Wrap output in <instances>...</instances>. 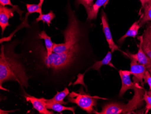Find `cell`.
Returning <instances> with one entry per match:
<instances>
[{
	"label": "cell",
	"mask_w": 151,
	"mask_h": 114,
	"mask_svg": "<svg viewBox=\"0 0 151 114\" xmlns=\"http://www.w3.org/2000/svg\"><path fill=\"white\" fill-rule=\"evenodd\" d=\"M46 106L47 109L52 110L54 111H56V112L61 113V114H62V112L63 111L69 110V111L73 112V114H75V110L76 109V107H75V106L67 107V106H63L61 104L47 102H46Z\"/></svg>",
	"instance_id": "2e32d148"
},
{
	"label": "cell",
	"mask_w": 151,
	"mask_h": 114,
	"mask_svg": "<svg viewBox=\"0 0 151 114\" xmlns=\"http://www.w3.org/2000/svg\"><path fill=\"white\" fill-rule=\"evenodd\" d=\"M140 28L141 26L139 24V21L134 23L132 25L130 26V28L128 30L127 32L125 33V34L122 36L118 40V42L119 44H120V45L122 44L127 37H132L133 38H135L138 35L139 29Z\"/></svg>",
	"instance_id": "9a60e30c"
},
{
	"label": "cell",
	"mask_w": 151,
	"mask_h": 114,
	"mask_svg": "<svg viewBox=\"0 0 151 114\" xmlns=\"http://www.w3.org/2000/svg\"><path fill=\"white\" fill-rule=\"evenodd\" d=\"M133 79L134 83V94L132 99L127 104L118 102L109 103L103 106L102 110L100 112L95 111V114H130L142 107L145 102L143 95L145 90L142 86H141L138 79L134 76Z\"/></svg>",
	"instance_id": "3957f363"
},
{
	"label": "cell",
	"mask_w": 151,
	"mask_h": 114,
	"mask_svg": "<svg viewBox=\"0 0 151 114\" xmlns=\"http://www.w3.org/2000/svg\"><path fill=\"white\" fill-rule=\"evenodd\" d=\"M119 74L122 82V86L119 94V97H121L128 90H134V83L130 79L131 73L130 70H119Z\"/></svg>",
	"instance_id": "52a82bcc"
},
{
	"label": "cell",
	"mask_w": 151,
	"mask_h": 114,
	"mask_svg": "<svg viewBox=\"0 0 151 114\" xmlns=\"http://www.w3.org/2000/svg\"><path fill=\"white\" fill-rule=\"evenodd\" d=\"M17 11L19 14L20 19L24 11H21L19 8H9L5 6L0 5V26L1 28V33L3 35L4 30L7 26H10L9 23V19L14 16V12Z\"/></svg>",
	"instance_id": "5b68a950"
},
{
	"label": "cell",
	"mask_w": 151,
	"mask_h": 114,
	"mask_svg": "<svg viewBox=\"0 0 151 114\" xmlns=\"http://www.w3.org/2000/svg\"><path fill=\"white\" fill-rule=\"evenodd\" d=\"M130 63V73L134 77L139 80L140 83L143 86V77L146 71L147 70L146 66L143 65L139 63L133 58H131Z\"/></svg>",
	"instance_id": "8fae6325"
},
{
	"label": "cell",
	"mask_w": 151,
	"mask_h": 114,
	"mask_svg": "<svg viewBox=\"0 0 151 114\" xmlns=\"http://www.w3.org/2000/svg\"><path fill=\"white\" fill-rule=\"evenodd\" d=\"M56 16L52 11H50L47 14H40L39 17L35 19L36 22L43 21V23H46L48 26H50L51 23L52 21L55 18Z\"/></svg>",
	"instance_id": "ffe728a7"
},
{
	"label": "cell",
	"mask_w": 151,
	"mask_h": 114,
	"mask_svg": "<svg viewBox=\"0 0 151 114\" xmlns=\"http://www.w3.org/2000/svg\"><path fill=\"white\" fill-rule=\"evenodd\" d=\"M78 91V93L73 91L69 93L67 97L68 102L76 104L88 114L93 113L95 111V108L97 106L98 99H107L97 96L92 97L89 94L85 92L83 87H81Z\"/></svg>",
	"instance_id": "277c9868"
},
{
	"label": "cell",
	"mask_w": 151,
	"mask_h": 114,
	"mask_svg": "<svg viewBox=\"0 0 151 114\" xmlns=\"http://www.w3.org/2000/svg\"><path fill=\"white\" fill-rule=\"evenodd\" d=\"M39 35L40 38L43 39L44 41L46 48L47 56H50L52 53L54 43L52 41L50 36L47 35L45 30H41L40 29L39 31Z\"/></svg>",
	"instance_id": "e0dca14e"
},
{
	"label": "cell",
	"mask_w": 151,
	"mask_h": 114,
	"mask_svg": "<svg viewBox=\"0 0 151 114\" xmlns=\"http://www.w3.org/2000/svg\"><path fill=\"white\" fill-rule=\"evenodd\" d=\"M101 18L103 30L105 34L107 42L108 44L109 48L111 49V52L113 53L115 51H120L119 47L114 41L111 32L109 28L107 17L106 13L103 10H102L101 13Z\"/></svg>",
	"instance_id": "8992f818"
},
{
	"label": "cell",
	"mask_w": 151,
	"mask_h": 114,
	"mask_svg": "<svg viewBox=\"0 0 151 114\" xmlns=\"http://www.w3.org/2000/svg\"><path fill=\"white\" fill-rule=\"evenodd\" d=\"M0 4L2 6H5L6 5H9L12 7L13 8H19L18 6L16 5H13L12 4L11 0H0Z\"/></svg>",
	"instance_id": "cb8c5ba5"
},
{
	"label": "cell",
	"mask_w": 151,
	"mask_h": 114,
	"mask_svg": "<svg viewBox=\"0 0 151 114\" xmlns=\"http://www.w3.org/2000/svg\"><path fill=\"white\" fill-rule=\"evenodd\" d=\"M142 7L143 8V15L138 21L141 26H142L146 23L151 21V5L147 3Z\"/></svg>",
	"instance_id": "ac0fdd59"
},
{
	"label": "cell",
	"mask_w": 151,
	"mask_h": 114,
	"mask_svg": "<svg viewBox=\"0 0 151 114\" xmlns=\"http://www.w3.org/2000/svg\"><path fill=\"white\" fill-rule=\"evenodd\" d=\"M138 38L143 52L151 59V23H148L143 34Z\"/></svg>",
	"instance_id": "ba28073f"
},
{
	"label": "cell",
	"mask_w": 151,
	"mask_h": 114,
	"mask_svg": "<svg viewBox=\"0 0 151 114\" xmlns=\"http://www.w3.org/2000/svg\"><path fill=\"white\" fill-rule=\"evenodd\" d=\"M21 40L16 38L13 41L2 44L0 52V88H3V83L8 81H16L20 88L28 90L29 87V79L24 59L21 53H16V47L20 45Z\"/></svg>",
	"instance_id": "7a4b0ae2"
},
{
	"label": "cell",
	"mask_w": 151,
	"mask_h": 114,
	"mask_svg": "<svg viewBox=\"0 0 151 114\" xmlns=\"http://www.w3.org/2000/svg\"><path fill=\"white\" fill-rule=\"evenodd\" d=\"M143 99L146 104V109L147 112L148 110H151V97L147 95V91H145L143 95Z\"/></svg>",
	"instance_id": "7402d4cb"
},
{
	"label": "cell",
	"mask_w": 151,
	"mask_h": 114,
	"mask_svg": "<svg viewBox=\"0 0 151 114\" xmlns=\"http://www.w3.org/2000/svg\"><path fill=\"white\" fill-rule=\"evenodd\" d=\"M94 0H75V5L78 7L80 5H82L84 7L86 10L91 7L93 5Z\"/></svg>",
	"instance_id": "44dd1931"
},
{
	"label": "cell",
	"mask_w": 151,
	"mask_h": 114,
	"mask_svg": "<svg viewBox=\"0 0 151 114\" xmlns=\"http://www.w3.org/2000/svg\"><path fill=\"white\" fill-rule=\"evenodd\" d=\"M143 80L145 83L148 84L150 89L151 90V74L147 70H146L145 73L144 77H143Z\"/></svg>",
	"instance_id": "603a6c76"
},
{
	"label": "cell",
	"mask_w": 151,
	"mask_h": 114,
	"mask_svg": "<svg viewBox=\"0 0 151 114\" xmlns=\"http://www.w3.org/2000/svg\"><path fill=\"white\" fill-rule=\"evenodd\" d=\"M44 0H40V2L38 4H26L28 13L27 15L32 14L34 13H38L40 14H41L42 13V6L44 3Z\"/></svg>",
	"instance_id": "d6986e66"
},
{
	"label": "cell",
	"mask_w": 151,
	"mask_h": 114,
	"mask_svg": "<svg viewBox=\"0 0 151 114\" xmlns=\"http://www.w3.org/2000/svg\"><path fill=\"white\" fill-rule=\"evenodd\" d=\"M16 110H11V111H5V110H2L1 109L0 110V114H8V113H11V112H15Z\"/></svg>",
	"instance_id": "484cf974"
},
{
	"label": "cell",
	"mask_w": 151,
	"mask_h": 114,
	"mask_svg": "<svg viewBox=\"0 0 151 114\" xmlns=\"http://www.w3.org/2000/svg\"><path fill=\"white\" fill-rule=\"evenodd\" d=\"M69 90L68 87H66L63 89V91H57V94L54 97L50 99H46V102L51 103H56L61 104L63 105L68 104V102H64V99L65 97L69 95Z\"/></svg>",
	"instance_id": "5bb4252c"
},
{
	"label": "cell",
	"mask_w": 151,
	"mask_h": 114,
	"mask_svg": "<svg viewBox=\"0 0 151 114\" xmlns=\"http://www.w3.org/2000/svg\"><path fill=\"white\" fill-rule=\"evenodd\" d=\"M68 17L66 28L62 31L63 43H53L51 54L47 56L40 29L35 20L25 27L20 44L29 80L43 88L58 91L70 86L76 77L87 70L99 58L95 53L90 34L95 25L92 21H81L68 0L65 7Z\"/></svg>",
	"instance_id": "6da1fadb"
},
{
	"label": "cell",
	"mask_w": 151,
	"mask_h": 114,
	"mask_svg": "<svg viewBox=\"0 0 151 114\" xmlns=\"http://www.w3.org/2000/svg\"><path fill=\"white\" fill-rule=\"evenodd\" d=\"M46 99L44 97H35L33 96H28L26 97L27 102H29L33 105V108L37 110L40 114H53L52 111L48 110L46 106Z\"/></svg>",
	"instance_id": "30bf717a"
},
{
	"label": "cell",
	"mask_w": 151,
	"mask_h": 114,
	"mask_svg": "<svg viewBox=\"0 0 151 114\" xmlns=\"http://www.w3.org/2000/svg\"><path fill=\"white\" fill-rule=\"evenodd\" d=\"M149 4H150V5H151V1H150V3H149Z\"/></svg>",
	"instance_id": "83f0119b"
},
{
	"label": "cell",
	"mask_w": 151,
	"mask_h": 114,
	"mask_svg": "<svg viewBox=\"0 0 151 114\" xmlns=\"http://www.w3.org/2000/svg\"><path fill=\"white\" fill-rule=\"evenodd\" d=\"M112 61V52L110 51L108 52L106 57L103 59L101 61H98L96 62L92 66H91L87 70V71L91 69H93V70H96L99 73L101 74V68L103 65H108L111 67L115 68V66L111 62Z\"/></svg>",
	"instance_id": "4fadbf2b"
},
{
	"label": "cell",
	"mask_w": 151,
	"mask_h": 114,
	"mask_svg": "<svg viewBox=\"0 0 151 114\" xmlns=\"http://www.w3.org/2000/svg\"><path fill=\"white\" fill-rule=\"evenodd\" d=\"M139 1L141 3L142 7H143L145 4L150 3V1H151V0H139Z\"/></svg>",
	"instance_id": "d4e9b609"
},
{
	"label": "cell",
	"mask_w": 151,
	"mask_h": 114,
	"mask_svg": "<svg viewBox=\"0 0 151 114\" xmlns=\"http://www.w3.org/2000/svg\"><path fill=\"white\" fill-rule=\"evenodd\" d=\"M109 0H97L91 7L86 9L87 17L86 19L92 21L97 18L99 10L102 6L106 7Z\"/></svg>",
	"instance_id": "7c38bea8"
},
{
	"label": "cell",
	"mask_w": 151,
	"mask_h": 114,
	"mask_svg": "<svg viewBox=\"0 0 151 114\" xmlns=\"http://www.w3.org/2000/svg\"><path fill=\"white\" fill-rule=\"evenodd\" d=\"M126 56L129 57L130 58H133L136 60L139 63L143 65L146 66L147 70L150 72L151 74V59L150 57L147 56V55L144 52L142 48L141 44L140 43L139 46V49L138 52L135 54L130 53L129 52H124Z\"/></svg>",
	"instance_id": "9c48e42d"
},
{
	"label": "cell",
	"mask_w": 151,
	"mask_h": 114,
	"mask_svg": "<svg viewBox=\"0 0 151 114\" xmlns=\"http://www.w3.org/2000/svg\"><path fill=\"white\" fill-rule=\"evenodd\" d=\"M147 94L148 95V96H150V97H151V90H150V91H147Z\"/></svg>",
	"instance_id": "4316f807"
}]
</instances>
